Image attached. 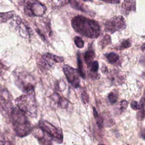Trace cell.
I'll return each mask as SVG.
<instances>
[{"instance_id": "6da1fadb", "label": "cell", "mask_w": 145, "mask_h": 145, "mask_svg": "<svg viewBox=\"0 0 145 145\" xmlns=\"http://www.w3.org/2000/svg\"><path fill=\"white\" fill-rule=\"evenodd\" d=\"M72 28L80 35L90 39L97 38L100 32L99 23L82 15L74 16L71 20Z\"/></svg>"}, {"instance_id": "7a4b0ae2", "label": "cell", "mask_w": 145, "mask_h": 145, "mask_svg": "<svg viewBox=\"0 0 145 145\" xmlns=\"http://www.w3.org/2000/svg\"><path fill=\"white\" fill-rule=\"evenodd\" d=\"M10 114L13 129L18 137H24L32 132V124L26 114L18 107L13 108Z\"/></svg>"}, {"instance_id": "3957f363", "label": "cell", "mask_w": 145, "mask_h": 145, "mask_svg": "<svg viewBox=\"0 0 145 145\" xmlns=\"http://www.w3.org/2000/svg\"><path fill=\"white\" fill-rule=\"evenodd\" d=\"M17 107L26 115L36 118L37 114V104L35 91L24 93L15 100Z\"/></svg>"}, {"instance_id": "277c9868", "label": "cell", "mask_w": 145, "mask_h": 145, "mask_svg": "<svg viewBox=\"0 0 145 145\" xmlns=\"http://www.w3.org/2000/svg\"><path fill=\"white\" fill-rule=\"evenodd\" d=\"M24 14L30 17L42 16L46 10V6L38 0H18Z\"/></svg>"}, {"instance_id": "5b68a950", "label": "cell", "mask_w": 145, "mask_h": 145, "mask_svg": "<svg viewBox=\"0 0 145 145\" xmlns=\"http://www.w3.org/2000/svg\"><path fill=\"white\" fill-rule=\"evenodd\" d=\"M15 83L24 93L35 91V79L27 71L15 70L14 72Z\"/></svg>"}, {"instance_id": "8992f818", "label": "cell", "mask_w": 145, "mask_h": 145, "mask_svg": "<svg viewBox=\"0 0 145 145\" xmlns=\"http://www.w3.org/2000/svg\"><path fill=\"white\" fill-rule=\"evenodd\" d=\"M64 61L62 57L58 56L52 53H46L38 58L37 64L42 72H46L51 70L57 63H61Z\"/></svg>"}, {"instance_id": "52a82bcc", "label": "cell", "mask_w": 145, "mask_h": 145, "mask_svg": "<svg viewBox=\"0 0 145 145\" xmlns=\"http://www.w3.org/2000/svg\"><path fill=\"white\" fill-rule=\"evenodd\" d=\"M38 126L51 137L53 140L58 143H62L63 137L61 129L43 120L39 121Z\"/></svg>"}, {"instance_id": "ba28073f", "label": "cell", "mask_w": 145, "mask_h": 145, "mask_svg": "<svg viewBox=\"0 0 145 145\" xmlns=\"http://www.w3.org/2000/svg\"><path fill=\"white\" fill-rule=\"evenodd\" d=\"M36 23V31L40 38L45 42L48 41V38H52L53 35L50 20L48 19H40Z\"/></svg>"}, {"instance_id": "9c48e42d", "label": "cell", "mask_w": 145, "mask_h": 145, "mask_svg": "<svg viewBox=\"0 0 145 145\" xmlns=\"http://www.w3.org/2000/svg\"><path fill=\"white\" fill-rule=\"evenodd\" d=\"M126 23L122 16H115L105 22V31L111 34L117 31L123 30L126 28Z\"/></svg>"}, {"instance_id": "30bf717a", "label": "cell", "mask_w": 145, "mask_h": 145, "mask_svg": "<svg viewBox=\"0 0 145 145\" xmlns=\"http://www.w3.org/2000/svg\"><path fill=\"white\" fill-rule=\"evenodd\" d=\"M12 19V25L15 29L19 32L23 37L29 39L33 35V31L28 23L19 16H15Z\"/></svg>"}, {"instance_id": "8fae6325", "label": "cell", "mask_w": 145, "mask_h": 145, "mask_svg": "<svg viewBox=\"0 0 145 145\" xmlns=\"http://www.w3.org/2000/svg\"><path fill=\"white\" fill-rule=\"evenodd\" d=\"M63 71L69 83L74 88L79 87L80 80L78 70L68 65H65L63 67Z\"/></svg>"}, {"instance_id": "7c38bea8", "label": "cell", "mask_w": 145, "mask_h": 145, "mask_svg": "<svg viewBox=\"0 0 145 145\" xmlns=\"http://www.w3.org/2000/svg\"><path fill=\"white\" fill-rule=\"evenodd\" d=\"M0 109L9 113L13 109L10 96L5 88L0 86Z\"/></svg>"}, {"instance_id": "4fadbf2b", "label": "cell", "mask_w": 145, "mask_h": 145, "mask_svg": "<svg viewBox=\"0 0 145 145\" xmlns=\"http://www.w3.org/2000/svg\"><path fill=\"white\" fill-rule=\"evenodd\" d=\"M32 133L41 145H52L53 140L52 138L39 126L33 128Z\"/></svg>"}, {"instance_id": "5bb4252c", "label": "cell", "mask_w": 145, "mask_h": 145, "mask_svg": "<svg viewBox=\"0 0 145 145\" xmlns=\"http://www.w3.org/2000/svg\"><path fill=\"white\" fill-rule=\"evenodd\" d=\"M69 3L72 8L76 10H78L85 12L90 15H94L95 14L91 11L85 4L78 1V0H69Z\"/></svg>"}, {"instance_id": "9a60e30c", "label": "cell", "mask_w": 145, "mask_h": 145, "mask_svg": "<svg viewBox=\"0 0 145 145\" xmlns=\"http://www.w3.org/2000/svg\"><path fill=\"white\" fill-rule=\"evenodd\" d=\"M136 3L134 0H125L122 5V13L127 16L131 11H135Z\"/></svg>"}, {"instance_id": "2e32d148", "label": "cell", "mask_w": 145, "mask_h": 145, "mask_svg": "<svg viewBox=\"0 0 145 145\" xmlns=\"http://www.w3.org/2000/svg\"><path fill=\"white\" fill-rule=\"evenodd\" d=\"M15 16L14 11H9L7 12H0V24L7 22L8 20L12 19Z\"/></svg>"}, {"instance_id": "e0dca14e", "label": "cell", "mask_w": 145, "mask_h": 145, "mask_svg": "<svg viewBox=\"0 0 145 145\" xmlns=\"http://www.w3.org/2000/svg\"><path fill=\"white\" fill-rule=\"evenodd\" d=\"M95 57V53L92 49H88L85 53L84 56V59L85 63H86L88 67H89V66L93 62Z\"/></svg>"}, {"instance_id": "ac0fdd59", "label": "cell", "mask_w": 145, "mask_h": 145, "mask_svg": "<svg viewBox=\"0 0 145 145\" xmlns=\"http://www.w3.org/2000/svg\"><path fill=\"white\" fill-rule=\"evenodd\" d=\"M52 100H53L58 105L61 107H66L68 105V101L66 99L61 97L58 93H54L52 96Z\"/></svg>"}, {"instance_id": "d6986e66", "label": "cell", "mask_w": 145, "mask_h": 145, "mask_svg": "<svg viewBox=\"0 0 145 145\" xmlns=\"http://www.w3.org/2000/svg\"><path fill=\"white\" fill-rule=\"evenodd\" d=\"M53 7H62L69 3V0H47Z\"/></svg>"}, {"instance_id": "ffe728a7", "label": "cell", "mask_w": 145, "mask_h": 145, "mask_svg": "<svg viewBox=\"0 0 145 145\" xmlns=\"http://www.w3.org/2000/svg\"><path fill=\"white\" fill-rule=\"evenodd\" d=\"M77 61H77V64H78V72H79V75H80L81 77H82L83 79H85L86 78V73H85V71H84L83 62H82V61L81 59L80 54H78Z\"/></svg>"}, {"instance_id": "44dd1931", "label": "cell", "mask_w": 145, "mask_h": 145, "mask_svg": "<svg viewBox=\"0 0 145 145\" xmlns=\"http://www.w3.org/2000/svg\"><path fill=\"white\" fill-rule=\"evenodd\" d=\"M93 114L95 117V119L96 120V124L97 125L98 127L101 128L103 126V120L102 118L99 116L97 112L95 107H93Z\"/></svg>"}, {"instance_id": "7402d4cb", "label": "cell", "mask_w": 145, "mask_h": 145, "mask_svg": "<svg viewBox=\"0 0 145 145\" xmlns=\"http://www.w3.org/2000/svg\"><path fill=\"white\" fill-rule=\"evenodd\" d=\"M108 62L110 63H114L116 62L119 58V56L114 53H110L105 54Z\"/></svg>"}, {"instance_id": "603a6c76", "label": "cell", "mask_w": 145, "mask_h": 145, "mask_svg": "<svg viewBox=\"0 0 145 145\" xmlns=\"http://www.w3.org/2000/svg\"><path fill=\"white\" fill-rule=\"evenodd\" d=\"M111 43V38L109 35H105L100 41V44L102 48H104L108 44Z\"/></svg>"}, {"instance_id": "cb8c5ba5", "label": "cell", "mask_w": 145, "mask_h": 145, "mask_svg": "<svg viewBox=\"0 0 145 145\" xmlns=\"http://www.w3.org/2000/svg\"><path fill=\"white\" fill-rule=\"evenodd\" d=\"M131 44L129 40H125L120 44V45H119L118 46L116 47L115 48L118 50H122L126 48H128L131 46Z\"/></svg>"}, {"instance_id": "d4e9b609", "label": "cell", "mask_w": 145, "mask_h": 145, "mask_svg": "<svg viewBox=\"0 0 145 145\" xmlns=\"http://www.w3.org/2000/svg\"><path fill=\"white\" fill-rule=\"evenodd\" d=\"M74 41L75 45L78 48H83V46L84 45V42L81 37H80L79 36H75L74 38Z\"/></svg>"}, {"instance_id": "484cf974", "label": "cell", "mask_w": 145, "mask_h": 145, "mask_svg": "<svg viewBox=\"0 0 145 145\" xmlns=\"http://www.w3.org/2000/svg\"><path fill=\"white\" fill-rule=\"evenodd\" d=\"M108 99L111 104H114L117 101V96L114 93L110 92L108 96Z\"/></svg>"}, {"instance_id": "4316f807", "label": "cell", "mask_w": 145, "mask_h": 145, "mask_svg": "<svg viewBox=\"0 0 145 145\" xmlns=\"http://www.w3.org/2000/svg\"><path fill=\"white\" fill-rule=\"evenodd\" d=\"M7 70V67L5 65L1 60H0V77L4 75Z\"/></svg>"}, {"instance_id": "83f0119b", "label": "cell", "mask_w": 145, "mask_h": 145, "mask_svg": "<svg viewBox=\"0 0 145 145\" xmlns=\"http://www.w3.org/2000/svg\"><path fill=\"white\" fill-rule=\"evenodd\" d=\"M81 97H82V100L84 103H88L89 97H88V94L87 93V92L85 91H83L82 92V93L81 94Z\"/></svg>"}, {"instance_id": "f1b7e54d", "label": "cell", "mask_w": 145, "mask_h": 145, "mask_svg": "<svg viewBox=\"0 0 145 145\" xmlns=\"http://www.w3.org/2000/svg\"><path fill=\"white\" fill-rule=\"evenodd\" d=\"M127 104H128V103H127V101H126V100H123V101H122L121 102V103H120V106H121V110L123 112V110H125L126 109V108H127Z\"/></svg>"}, {"instance_id": "f546056e", "label": "cell", "mask_w": 145, "mask_h": 145, "mask_svg": "<svg viewBox=\"0 0 145 145\" xmlns=\"http://www.w3.org/2000/svg\"><path fill=\"white\" fill-rule=\"evenodd\" d=\"M131 107L134 110L139 109V105L138 104V103L137 101H133L131 103Z\"/></svg>"}, {"instance_id": "4dcf8cb0", "label": "cell", "mask_w": 145, "mask_h": 145, "mask_svg": "<svg viewBox=\"0 0 145 145\" xmlns=\"http://www.w3.org/2000/svg\"><path fill=\"white\" fill-rule=\"evenodd\" d=\"M102 1H104L106 3H119L120 2L121 0H101Z\"/></svg>"}, {"instance_id": "1f68e13d", "label": "cell", "mask_w": 145, "mask_h": 145, "mask_svg": "<svg viewBox=\"0 0 145 145\" xmlns=\"http://www.w3.org/2000/svg\"><path fill=\"white\" fill-rule=\"evenodd\" d=\"M5 138L2 134V133L0 131V145H4L5 144Z\"/></svg>"}, {"instance_id": "d6a6232c", "label": "cell", "mask_w": 145, "mask_h": 145, "mask_svg": "<svg viewBox=\"0 0 145 145\" xmlns=\"http://www.w3.org/2000/svg\"><path fill=\"white\" fill-rule=\"evenodd\" d=\"M139 63L142 65H145V55L143 56L139 60Z\"/></svg>"}, {"instance_id": "836d02e7", "label": "cell", "mask_w": 145, "mask_h": 145, "mask_svg": "<svg viewBox=\"0 0 145 145\" xmlns=\"http://www.w3.org/2000/svg\"><path fill=\"white\" fill-rule=\"evenodd\" d=\"M145 49V43L143 44V45L142 46V50L143 51Z\"/></svg>"}, {"instance_id": "e575fe53", "label": "cell", "mask_w": 145, "mask_h": 145, "mask_svg": "<svg viewBox=\"0 0 145 145\" xmlns=\"http://www.w3.org/2000/svg\"><path fill=\"white\" fill-rule=\"evenodd\" d=\"M82 1H84V2H92L93 0H80Z\"/></svg>"}, {"instance_id": "d590c367", "label": "cell", "mask_w": 145, "mask_h": 145, "mask_svg": "<svg viewBox=\"0 0 145 145\" xmlns=\"http://www.w3.org/2000/svg\"><path fill=\"white\" fill-rule=\"evenodd\" d=\"M8 145H13V144H12V143H10V144H8Z\"/></svg>"}, {"instance_id": "8d00e7d4", "label": "cell", "mask_w": 145, "mask_h": 145, "mask_svg": "<svg viewBox=\"0 0 145 145\" xmlns=\"http://www.w3.org/2000/svg\"><path fill=\"white\" fill-rule=\"evenodd\" d=\"M99 145H105V144H99Z\"/></svg>"}, {"instance_id": "74e56055", "label": "cell", "mask_w": 145, "mask_h": 145, "mask_svg": "<svg viewBox=\"0 0 145 145\" xmlns=\"http://www.w3.org/2000/svg\"><path fill=\"white\" fill-rule=\"evenodd\" d=\"M128 145H129V144H128Z\"/></svg>"}]
</instances>
